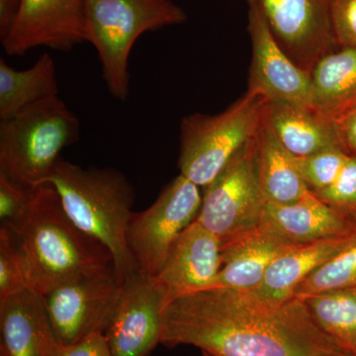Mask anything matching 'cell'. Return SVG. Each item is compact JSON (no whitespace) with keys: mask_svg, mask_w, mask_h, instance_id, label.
<instances>
[{"mask_svg":"<svg viewBox=\"0 0 356 356\" xmlns=\"http://www.w3.org/2000/svg\"><path fill=\"white\" fill-rule=\"evenodd\" d=\"M0 356H58L43 296L30 289L0 302Z\"/></svg>","mask_w":356,"mask_h":356,"instance_id":"cell-15","label":"cell"},{"mask_svg":"<svg viewBox=\"0 0 356 356\" xmlns=\"http://www.w3.org/2000/svg\"><path fill=\"white\" fill-rule=\"evenodd\" d=\"M58 192L70 220L109 250L122 283L137 273L127 243L135 191L114 168L81 166L60 158L47 180Z\"/></svg>","mask_w":356,"mask_h":356,"instance_id":"cell-3","label":"cell"},{"mask_svg":"<svg viewBox=\"0 0 356 356\" xmlns=\"http://www.w3.org/2000/svg\"><path fill=\"white\" fill-rule=\"evenodd\" d=\"M355 238L356 229L315 242L294 243L274 259L261 284L248 292L266 303H285L294 298L297 288L306 278Z\"/></svg>","mask_w":356,"mask_h":356,"instance_id":"cell-17","label":"cell"},{"mask_svg":"<svg viewBox=\"0 0 356 356\" xmlns=\"http://www.w3.org/2000/svg\"><path fill=\"white\" fill-rule=\"evenodd\" d=\"M252 64L248 92L266 102L311 107L310 72L295 64L274 38L257 0H248Z\"/></svg>","mask_w":356,"mask_h":356,"instance_id":"cell-10","label":"cell"},{"mask_svg":"<svg viewBox=\"0 0 356 356\" xmlns=\"http://www.w3.org/2000/svg\"><path fill=\"white\" fill-rule=\"evenodd\" d=\"M58 93L55 60L49 54L24 70L13 69L0 58V121L13 118Z\"/></svg>","mask_w":356,"mask_h":356,"instance_id":"cell-22","label":"cell"},{"mask_svg":"<svg viewBox=\"0 0 356 356\" xmlns=\"http://www.w3.org/2000/svg\"><path fill=\"white\" fill-rule=\"evenodd\" d=\"M203 189L196 221L221 243L259 226L266 201L257 170V138Z\"/></svg>","mask_w":356,"mask_h":356,"instance_id":"cell-9","label":"cell"},{"mask_svg":"<svg viewBox=\"0 0 356 356\" xmlns=\"http://www.w3.org/2000/svg\"><path fill=\"white\" fill-rule=\"evenodd\" d=\"M161 343L211 356H334L346 353L316 324L304 300L266 303L248 291L211 288L166 306Z\"/></svg>","mask_w":356,"mask_h":356,"instance_id":"cell-1","label":"cell"},{"mask_svg":"<svg viewBox=\"0 0 356 356\" xmlns=\"http://www.w3.org/2000/svg\"><path fill=\"white\" fill-rule=\"evenodd\" d=\"M356 288V238L306 278L295 292L304 299L318 293Z\"/></svg>","mask_w":356,"mask_h":356,"instance_id":"cell-24","label":"cell"},{"mask_svg":"<svg viewBox=\"0 0 356 356\" xmlns=\"http://www.w3.org/2000/svg\"><path fill=\"white\" fill-rule=\"evenodd\" d=\"M332 122L341 147L346 153L356 156V106Z\"/></svg>","mask_w":356,"mask_h":356,"instance_id":"cell-31","label":"cell"},{"mask_svg":"<svg viewBox=\"0 0 356 356\" xmlns=\"http://www.w3.org/2000/svg\"><path fill=\"white\" fill-rule=\"evenodd\" d=\"M348 156L350 154L343 147H334L311 156H294V159L302 179L316 193L334 184Z\"/></svg>","mask_w":356,"mask_h":356,"instance_id":"cell-25","label":"cell"},{"mask_svg":"<svg viewBox=\"0 0 356 356\" xmlns=\"http://www.w3.org/2000/svg\"><path fill=\"white\" fill-rule=\"evenodd\" d=\"M348 215H350V216L356 222V209L351 211Z\"/></svg>","mask_w":356,"mask_h":356,"instance_id":"cell-33","label":"cell"},{"mask_svg":"<svg viewBox=\"0 0 356 356\" xmlns=\"http://www.w3.org/2000/svg\"><path fill=\"white\" fill-rule=\"evenodd\" d=\"M1 225L17 250L28 289L41 296L81 274L114 264L109 250L70 220L51 185L39 187L20 214Z\"/></svg>","mask_w":356,"mask_h":356,"instance_id":"cell-2","label":"cell"},{"mask_svg":"<svg viewBox=\"0 0 356 356\" xmlns=\"http://www.w3.org/2000/svg\"><path fill=\"white\" fill-rule=\"evenodd\" d=\"M292 245L264 225L229 238L221 243V267L209 289H255L274 259Z\"/></svg>","mask_w":356,"mask_h":356,"instance_id":"cell-16","label":"cell"},{"mask_svg":"<svg viewBox=\"0 0 356 356\" xmlns=\"http://www.w3.org/2000/svg\"><path fill=\"white\" fill-rule=\"evenodd\" d=\"M257 149L259 184L266 203L296 202L311 191L297 170L294 156L264 120L257 134Z\"/></svg>","mask_w":356,"mask_h":356,"instance_id":"cell-21","label":"cell"},{"mask_svg":"<svg viewBox=\"0 0 356 356\" xmlns=\"http://www.w3.org/2000/svg\"><path fill=\"white\" fill-rule=\"evenodd\" d=\"M37 191V189H36ZM14 184L0 175V220L2 222L13 221L31 201L35 191Z\"/></svg>","mask_w":356,"mask_h":356,"instance_id":"cell-29","label":"cell"},{"mask_svg":"<svg viewBox=\"0 0 356 356\" xmlns=\"http://www.w3.org/2000/svg\"><path fill=\"white\" fill-rule=\"evenodd\" d=\"M315 194L323 202L346 214L356 209V156L350 154L334 184Z\"/></svg>","mask_w":356,"mask_h":356,"instance_id":"cell-27","label":"cell"},{"mask_svg":"<svg viewBox=\"0 0 356 356\" xmlns=\"http://www.w3.org/2000/svg\"><path fill=\"white\" fill-rule=\"evenodd\" d=\"M79 130V119L58 95L0 121V175L31 191L44 186Z\"/></svg>","mask_w":356,"mask_h":356,"instance_id":"cell-4","label":"cell"},{"mask_svg":"<svg viewBox=\"0 0 356 356\" xmlns=\"http://www.w3.org/2000/svg\"><path fill=\"white\" fill-rule=\"evenodd\" d=\"M334 356H353V353H341V355H334Z\"/></svg>","mask_w":356,"mask_h":356,"instance_id":"cell-34","label":"cell"},{"mask_svg":"<svg viewBox=\"0 0 356 356\" xmlns=\"http://www.w3.org/2000/svg\"><path fill=\"white\" fill-rule=\"evenodd\" d=\"M330 7L337 46L356 48V0H331Z\"/></svg>","mask_w":356,"mask_h":356,"instance_id":"cell-28","label":"cell"},{"mask_svg":"<svg viewBox=\"0 0 356 356\" xmlns=\"http://www.w3.org/2000/svg\"><path fill=\"white\" fill-rule=\"evenodd\" d=\"M202 356H211V355H208V353H203V351H202Z\"/></svg>","mask_w":356,"mask_h":356,"instance_id":"cell-35","label":"cell"},{"mask_svg":"<svg viewBox=\"0 0 356 356\" xmlns=\"http://www.w3.org/2000/svg\"><path fill=\"white\" fill-rule=\"evenodd\" d=\"M266 100L247 92L217 115L192 114L180 124V175L200 188L212 184L257 138Z\"/></svg>","mask_w":356,"mask_h":356,"instance_id":"cell-6","label":"cell"},{"mask_svg":"<svg viewBox=\"0 0 356 356\" xmlns=\"http://www.w3.org/2000/svg\"><path fill=\"white\" fill-rule=\"evenodd\" d=\"M88 42L95 46L112 95L125 102L130 89L129 58L140 36L181 24L186 13L172 0H86Z\"/></svg>","mask_w":356,"mask_h":356,"instance_id":"cell-5","label":"cell"},{"mask_svg":"<svg viewBox=\"0 0 356 356\" xmlns=\"http://www.w3.org/2000/svg\"><path fill=\"white\" fill-rule=\"evenodd\" d=\"M165 292L156 277L139 271L123 282L104 336L112 356H149L161 343Z\"/></svg>","mask_w":356,"mask_h":356,"instance_id":"cell-11","label":"cell"},{"mask_svg":"<svg viewBox=\"0 0 356 356\" xmlns=\"http://www.w3.org/2000/svg\"><path fill=\"white\" fill-rule=\"evenodd\" d=\"M123 283L114 264L65 281L43 296L58 343L70 346L104 334L120 298Z\"/></svg>","mask_w":356,"mask_h":356,"instance_id":"cell-8","label":"cell"},{"mask_svg":"<svg viewBox=\"0 0 356 356\" xmlns=\"http://www.w3.org/2000/svg\"><path fill=\"white\" fill-rule=\"evenodd\" d=\"M274 38L295 64L311 72L337 49L331 0H257Z\"/></svg>","mask_w":356,"mask_h":356,"instance_id":"cell-12","label":"cell"},{"mask_svg":"<svg viewBox=\"0 0 356 356\" xmlns=\"http://www.w3.org/2000/svg\"><path fill=\"white\" fill-rule=\"evenodd\" d=\"M312 104L334 121L356 106V48L337 47L312 69Z\"/></svg>","mask_w":356,"mask_h":356,"instance_id":"cell-20","label":"cell"},{"mask_svg":"<svg viewBox=\"0 0 356 356\" xmlns=\"http://www.w3.org/2000/svg\"><path fill=\"white\" fill-rule=\"evenodd\" d=\"M201 204L200 187L179 175L147 209L133 213L127 243L140 273L158 275L178 236L197 219Z\"/></svg>","mask_w":356,"mask_h":356,"instance_id":"cell-7","label":"cell"},{"mask_svg":"<svg viewBox=\"0 0 356 356\" xmlns=\"http://www.w3.org/2000/svg\"><path fill=\"white\" fill-rule=\"evenodd\" d=\"M262 120L294 156L341 147L334 122L311 107L266 102Z\"/></svg>","mask_w":356,"mask_h":356,"instance_id":"cell-19","label":"cell"},{"mask_svg":"<svg viewBox=\"0 0 356 356\" xmlns=\"http://www.w3.org/2000/svg\"><path fill=\"white\" fill-rule=\"evenodd\" d=\"M28 289L24 271L13 238L4 225L0 227V302Z\"/></svg>","mask_w":356,"mask_h":356,"instance_id":"cell-26","label":"cell"},{"mask_svg":"<svg viewBox=\"0 0 356 356\" xmlns=\"http://www.w3.org/2000/svg\"><path fill=\"white\" fill-rule=\"evenodd\" d=\"M261 225L288 242L305 243L355 231L356 222L308 192L296 202L266 203Z\"/></svg>","mask_w":356,"mask_h":356,"instance_id":"cell-18","label":"cell"},{"mask_svg":"<svg viewBox=\"0 0 356 356\" xmlns=\"http://www.w3.org/2000/svg\"><path fill=\"white\" fill-rule=\"evenodd\" d=\"M22 0H0V40L10 31Z\"/></svg>","mask_w":356,"mask_h":356,"instance_id":"cell-32","label":"cell"},{"mask_svg":"<svg viewBox=\"0 0 356 356\" xmlns=\"http://www.w3.org/2000/svg\"><path fill=\"white\" fill-rule=\"evenodd\" d=\"M353 355L356 356V351H355V353H353Z\"/></svg>","mask_w":356,"mask_h":356,"instance_id":"cell-36","label":"cell"},{"mask_svg":"<svg viewBox=\"0 0 356 356\" xmlns=\"http://www.w3.org/2000/svg\"><path fill=\"white\" fill-rule=\"evenodd\" d=\"M302 300L323 332L346 353L356 351V288L318 293Z\"/></svg>","mask_w":356,"mask_h":356,"instance_id":"cell-23","label":"cell"},{"mask_svg":"<svg viewBox=\"0 0 356 356\" xmlns=\"http://www.w3.org/2000/svg\"><path fill=\"white\" fill-rule=\"evenodd\" d=\"M83 42H88L86 0H22L1 40L8 56H24L38 47L70 51Z\"/></svg>","mask_w":356,"mask_h":356,"instance_id":"cell-13","label":"cell"},{"mask_svg":"<svg viewBox=\"0 0 356 356\" xmlns=\"http://www.w3.org/2000/svg\"><path fill=\"white\" fill-rule=\"evenodd\" d=\"M58 356H112L104 334H91L79 343L60 346Z\"/></svg>","mask_w":356,"mask_h":356,"instance_id":"cell-30","label":"cell"},{"mask_svg":"<svg viewBox=\"0 0 356 356\" xmlns=\"http://www.w3.org/2000/svg\"><path fill=\"white\" fill-rule=\"evenodd\" d=\"M221 267V240L194 221L178 236L156 280L166 306L191 293L209 289Z\"/></svg>","mask_w":356,"mask_h":356,"instance_id":"cell-14","label":"cell"}]
</instances>
